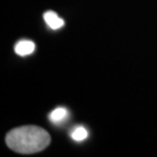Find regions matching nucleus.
<instances>
[{
  "label": "nucleus",
  "mask_w": 157,
  "mask_h": 157,
  "mask_svg": "<svg viewBox=\"0 0 157 157\" xmlns=\"http://www.w3.org/2000/svg\"><path fill=\"white\" fill-rule=\"evenodd\" d=\"M50 135L40 127L24 125L11 130L5 142L9 148L21 154H33L46 149L50 144Z\"/></svg>",
  "instance_id": "1"
},
{
  "label": "nucleus",
  "mask_w": 157,
  "mask_h": 157,
  "mask_svg": "<svg viewBox=\"0 0 157 157\" xmlns=\"http://www.w3.org/2000/svg\"><path fill=\"white\" fill-rule=\"evenodd\" d=\"M36 45L33 41L30 40H21L18 41L14 47V51L20 56H27L30 55L35 51Z\"/></svg>",
  "instance_id": "2"
},
{
  "label": "nucleus",
  "mask_w": 157,
  "mask_h": 157,
  "mask_svg": "<svg viewBox=\"0 0 157 157\" xmlns=\"http://www.w3.org/2000/svg\"><path fill=\"white\" fill-rule=\"evenodd\" d=\"M44 21L50 29L58 30L64 26V21L57 15L54 11H47L44 13Z\"/></svg>",
  "instance_id": "3"
},
{
  "label": "nucleus",
  "mask_w": 157,
  "mask_h": 157,
  "mask_svg": "<svg viewBox=\"0 0 157 157\" xmlns=\"http://www.w3.org/2000/svg\"><path fill=\"white\" fill-rule=\"evenodd\" d=\"M68 115H70V113H68V110L65 107H57L50 112L49 119L55 124H61L64 121H67Z\"/></svg>",
  "instance_id": "4"
},
{
  "label": "nucleus",
  "mask_w": 157,
  "mask_h": 157,
  "mask_svg": "<svg viewBox=\"0 0 157 157\" xmlns=\"http://www.w3.org/2000/svg\"><path fill=\"white\" fill-rule=\"evenodd\" d=\"M71 138L77 142H82L88 138V131L84 127H76L71 132Z\"/></svg>",
  "instance_id": "5"
}]
</instances>
